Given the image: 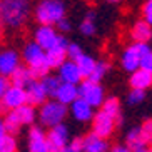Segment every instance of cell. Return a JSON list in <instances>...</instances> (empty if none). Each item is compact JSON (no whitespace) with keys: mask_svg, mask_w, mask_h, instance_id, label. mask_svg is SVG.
<instances>
[{"mask_svg":"<svg viewBox=\"0 0 152 152\" xmlns=\"http://www.w3.org/2000/svg\"><path fill=\"white\" fill-rule=\"evenodd\" d=\"M28 0H0V20L9 27H20L28 17Z\"/></svg>","mask_w":152,"mask_h":152,"instance_id":"1","label":"cell"},{"mask_svg":"<svg viewBox=\"0 0 152 152\" xmlns=\"http://www.w3.org/2000/svg\"><path fill=\"white\" fill-rule=\"evenodd\" d=\"M23 60L27 62L28 70H30L34 79L35 77L42 79L50 70V67L47 65V60H45V52L35 42H30V44L25 45V49H23Z\"/></svg>","mask_w":152,"mask_h":152,"instance_id":"2","label":"cell"},{"mask_svg":"<svg viewBox=\"0 0 152 152\" xmlns=\"http://www.w3.org/2000/svg\"><path fill=\"white\" fill-rule=\"evenodd\" d=\"M35 15L40 25L54 27L65 17V5L60 0H42L35 10Z\"/></svg>","mask_w":152,"mask_h":152,"instance_id":"3","label":"cell"},{"mask_svg":"<svg viewBox=\"0 0 152 152\" xmlns=\"http://www.w3.org/2000/svg\"><path fill=\"white\" fill-rule=\"evenodd\" d=\"M65 115H67V107L62 105L60 102H57V100L44 102L40 109V114H39L40 122L44 125H47V127H55V125L62 124Z\"/></svg>","mask_w":152,"mask_h":152,"instance_id":"4","label":"cell"},{"mask_svg":"<svg viewBox=\"0 0 152 152\" xmlns=\"http://www.w3.org/2000/svg\"><path fill=\"white\" fill-rule=\"evenodd\" d=\"M149 52H151L149 44H135V42L130 44L124 50V54H122V58H121L122 69L132 74L134 70H137L140 67V58L145 54H149Z\"/></svg>","mask_w":152,"mask_h":152,"instance_id":"5","label":"cell"},{"mask_svg":"<svg viewBox=\"0 0 152 152\" xmlns=\"http://www.w3.org/2000/svg\"><path fill=\"white\" fill-rule=\"evenodd\" d=\"M77 92H79V97L82 100H85L90 107H99L105 100L104 87L100 84H95V82L89 80V79L82 80L80 84L77 85Z\"/></svg>","mask_w":152,"mask_h":152,"instance_id":"6","label":"cell"},{"mask_svg":"<svg viewBox=\"0 0 152 152\" xmlns=\"http://www.w3.org/2000/svg\"><path fill=\"white\" fill-rule=\"evenodd\" d=\"M49 152H62L69 145V129L64 124L50 127V132L45 135Z\"/></svg>","mask_w":152,"mask_h":152,"instance_id":"7","label":"cell"},{"mask_svg":"<svg viewBox=\"0 0 152 152\" xmlns=\"http://www.w3.org/2000/svg\"><path fill=\"white\" fill-rule=\"evenodd\" d=\"M92 127H94L92 132L95 135H99V137H102V139H109L114 134L117 124L112 117H109L107 114H104L100 110L97 114H94V117H92Z\"/></svg>","mask_w":152,"mask_h":152,"instance_id":"8","label":"cell"},{"mask_svg":"<svg viewBox=\"0 0 152 152\" xmlns=\"http://www.w3.org/2000/svg\"><path fill=\"white\" fill-rule=\"evenodd\" d=\"M67 45H69L67 39L64 35H60L57 45L45 52V60H47V65H49L50 69H58L65 60H67V54H65Z\"/></svg>","mask_w":152,"mask_h":152,"instance_id":"9","label":"cell"},{"mask_svg":"<svg viewBox=\"0 0 152 152\" xmlns=\"http://www.w3.org/2000/svg\"><path fill=\"white\" fill-rule=\"evenodd\" d=\"M60 39L58 35V32L55 30L54 27H50V25H40V27L35 30V44L40 47L44 52L50 50L52 47H55Z\"/></svg>","mask_w":152,"mask_h":152,"instance_id":"10","label":"cell"},{"mask_svg":"<svg viewBox=\"0 0 152 152\" xmlns=\"http://www.w3.org/2000/svg\"><path fill=\"white\" fill-rule=\"evenodd\" d=\"M2 107L9 109V110H15V109H18L20 105H23V104H27V95H25V89H22V87H14V85H10L9 89H7V92H5L4 95H2Z\"/></svg>","mask_w":152,"mask_h":152,"instance_id":"11","label":"cell"},{"mask_svg":"<svg viewBox=\"0 0 152 152\" xmlns=\"http://www.w3.org/2000/svg\"><path fill=\"white\" fill-rule=\"evenodd\" d=\"M58 80L64 82V84H72V85H79L82 82L80 70H79L77 64L74 60H65L58 67Z\"/></svg>","mask_w":152,"mask_h":152,"instance_id":"12","label":"cell"},{"mask_svg":"<svg viewBox=\"0 0 152 152\" xmlns=\"http://www.w3.org/2000/svg\"><path fill=\"white\" fill-rule=\"evenodd\" d=\"M18 65H20V57H18V54L15 50L0 52V75L10 77Z\"/></svg>","mask_w":152,"mask_h":152,"instance_id":"13","label":"cell"},{"mask_svg":"<svg viewBox=\"0 0 152 152\" xmlns=\"http://www.w3.org/2000/svg\"><path fill=\"white\" fill-rule=\"evenodd\" d=\"M70 112L74 115V119L79 122H89L94 117V107H90L89 104L85 100H82L80 97L70 104Z\"/></svg>","mask_w":152,"mask_h":152,"instance_id":"14","label":"cell"},{"mask_svg":"<svg viewBox=\"0 0 152 152\" xmlns=\"http://www.w3.org/2000/svg\"><path fill=\"white\" fill-rule=\"evenodd\" d=\"M25 95H27V104L30 105H42L47 100V94H45L40 80H32L25 87Z\"/></svg>","mask_w":152,"mask_h":152,"instance_id":"15","label":"cell"},{"mask_svg":"<svg viewBox=\"0 0 152 152\" xmlns=\"http://www.w3.org/2000/svg\"><path fill=\"white\" fill-rule=\"evenodd\" d=\"M79 99V92H77V85H72V84H64V82H60V85H58L57 92H55L54 95V100H57V102H60L62 105H70L74 100H77Z\"/></svg>","mask_w":152,"mask_h":152,"instance_id":"16","label":"cell"},{"mask_svg":"<svg viewBox=\"0 0 152 152\" xmlns=\"http://www.w3.org/2000/svg\"><path fill=\"white\" fill-rule=\"evenodd\" d=\"M28 151L30 152H49L47 139L40 127H32L28 132Z\"/></svg>","mask_w":152,"mask_h":152,"instance_id":"17","label":"cell"},{"mask_svg":"<svg viewBox=\"0 0 152 152\" xmlns=\"http://www.w3.org/2000/svg\"><path fill=\"white\" fill-rule=\"evenodd\" d=\"M130 37L135 44H149V40L152 39V27L147 22L139 20L130 28Z\"/></svg>","mask_w":152,"mask_h":152,"instance_id":"18","label":"cell"},{"mask_svg":"<svg viewBox=\"0 0 152 152\" xmlns=\"http://www.w3.org/2000/svg\"><path fill=\"white\" fill-rule=\"evenodd\" d=\"M84 152H109V144L105 139L95 135L94 132H90L89 135L84 137Z\"/></svg>","mask_w":152,"mask_h":152,"instance_id":"19","label":"cell"},{"mask_svg":"<svg viewBox=\"0 0 152 152\" xmlns=\"http://www.w3.org/2000/svg\"><path fill=\"white\" fill-rule=\"evenodd\" d=\"M130 87L139 90H147L149 87H152V74H149L147 70H142V69L134 70L130 75Z\"/></svg>","mask_w":152,"mask_h":152,"instance_id":"20","label":"cell"},{"mask_svg":"<svg viewBox=\"0 0 152 152\" xmlns=\"http://www.w3.org/2000/svg\"><path fill=\"white\" fill-rule=\"evenodd\" d=\"M32 80H35V79L32 77L28 67H22V65H18V67L14 70V74L10 75V80L9 82H10V85H14V87H22V89H25Z\"/></svg>","mask_w":152,"mask_h":152,"instance_id":"21","label":"cell"},{"mask_svg":"<svg viewBox=\"0 0 152 152\" xmlns=\"http://www.w3.org/2000/svg\"><path fill=\"white\" fill-rule=\"evenodd\" d=\"M12 112L15 114V117H17V121L20 122V125H30V124H34L35 115H37L34 105H30V104H23V105H20L18 109H15V110H12Z\"/></svg>","mask_w":152,"mask_h":152,"instance_id":"22","label":"cell"},{"mask_svg":"<svg viewBox=\"0 0 152 152\" xmlns=\"http://www.w3.org/2000/svg\"><path fill=\"white\" fill-rule=\"evenodd\" d=\"M102 112L104 114H107L109 117H112L114 121H115V124H121L122 122V115H121V104H119V100H117L115 97H109L105 99L102 102Z\"/></svg>","mask_w":152,"mask_h":152,"instance_id":"23","label":"cell"},{"mask_svg":"<svg viewBox=\"0 0 152 152\" xmlns=\"http://www.w3.org/2000/svg\"><path fill=\"white\" fill-rule=\"evenodd\" d=\"M95 62H97V60H95L94 57L85 55V54H82L80 57L75 60L77 67H79V70H80L82 79H84V77H87V79H89V75L92 74V70H94V67H95Z\"/></svg>","mask_w":152,"mask_h":152,"instance_id":"24","label":"cell"},{"mask_svg":"<svg viewBox=\"0 0 152 152\" xmlns=\"http://www.w3.org/2000/svg\"><path fill=\"white\" fill-rule=\"evenodd\" d=\"M40 84H42V87H44L47 97H54L57 89H58V85H60V80H58V77L47 74V75H44L40 79Z\"/></svg>","mask_w":152,"mask_h":152,"instance_id":"25","label":"cell"},{"mask_svg":"<svg viewBox=\"0 0 152 152\" xmlns=\"http://www.w3.org/2000/svg\"><path fill=\"white\" fill-rule=\"evenodd\" d=\"M110 69V65H109L107 62H102V60H97L95 62V67L94 70H92V74L89 75V80L95 82V84H100V80L104 79V75L107 74V70Z\"/></svg>","mask_w":152,"mask_h":152,"instance_id":"26","label":"cell"},{"mask_svg":"<svg viewBox=\"0 0 152 152\" xmlns=\"http://www.w3.org/2000/svg\"><path fill=\"white\" fill-rule=\"evenodd\" d=\"M4 129L9 135H15L18 130H20V122L17 121V117H15V114L12 110H10L4 119Z\"/></svg>","mask_w":152,"mask_h":152,"instance_id":"27","label":"cell"},{"mask_svg":"<svg viewBox=\"0 0 152 152\" xmlns=\"http://www.w3.org/2000/svg\"><path fill=\"white\" fill-rule=\"evenodd\" d=\"M139 129V135L142 139V142L145 145H152V119H147V121H144Z\"/></svg>","mask_w":152,"mask_h":152,"instance_id":"28","label":"cell"},{"mask_svg":"<svg viewBox=\"0 0 152 152\" xmlns=\"http://www.w3.org/2000/svg\"><path fill=\"white\" fill-rule=\"evenodd\" d=\"M125 140H127V147L130 149V151H135L137 147H140V145H145V144L142 142V139H140V135H139V129H132L127 134V137H125Z\"/></svg>","mask_w":152,"mask_h":152,"instance_id":"29","label":"cell"},{"mask_svg":"<svg viewBox=\"0 0 152 152\" xmlns=\"http://www.w3.org/2000/svg\"><path fill=\"white\" fill-rule=\"evenodd\" d=\"M94 17H95V15L90 12V14L85 17L84 22L80 23V32L84 34V35H87V37H89V35H94V34H95V28H97V27H95V22H94Z\"/></svg>","mask_w":152,"mask_h":152,"instance_id":"30","label":"cell"},{"mask_svg":"<svg viewBox=\"0 0 152 152\" xmlns=\"http://www.w3.org/2000/svg\"><path fill=\"white\" fill-rule=\"evenodd\" d=\"M0 152H17V140L15 135H5L0 140Z\"/></svg>","mask_w":152,"mask_h":152,"instance_id":"31","label":"cell"},{"mask_svg":"<svg viewBox=\"0 0 152 152\" xmlns=\"http://www.w3.org/2000/svg\"><path fill=\"white\" fill-rule=\"evenodd\" d=\"M65 54H67L69 60H74V62H75V60L80 57L84 52H82V47L79 44H69L67 45V50H65Z\"/></svg>","mask_w":152,"mask_h":152,"instance_id":"32","label":"cell"},{"mask_svg":"<svg viewBox=\"0 0 152 152\" xmlns=\"http://www.w3.org/2000/svg\"><path fill=\"white\" fill-rule=\"evenodd\" d=\"M145 99V90H139V89H132L129 92V95H127V100H129V104H140Z\"/></svg>","mask_w":152,"mask_h":152,"instance_id":"33","label":"cell"},{"mask_svg":"<svg viewBox=\"0 0 152 152\" xmlns=\"http://www.w3.org/2000/svg\"><path fill=\"white\" fill-rule=\"evenodd\" d=\"M142 70H147L149 74H152V50L149 54H145L142 58H140V67Z\"/></svg>","mask_w":152,"mask_h":152,"instance_id":"34","label":"cell"},{"mask_svg":"<svg viewBox=\"0 0 152 152\" xmlns=\"http://www.w3.org/2000/svg\"><path fill=\"white\" fill-rule=\"evenodd\" d=\"M142 15H144V22H147L152 27V0H149L147 4L142 7Z\"/></svg>","mask_w":152,"mask_h":152,"instance_id":"35","label":"cell"},{"mask_svg":"<svg viewBox=\"0 0 152 152\" xmlns=\"http://www.w3.org/2000/svg\"><path fill=\"white\" fill-rule=\"evenodd\" d=\"M67 147L72 149V151H75V152H82V147H84V139H82V137H75L74 140H70V144H69Z\"/></svg>","mask_w":152,"mask_h":152,"instance_id":"36","label":"cell"},{"mask_svg":"<svg viewBox=\"0 0 152 152\" xmlns=\"http://www.w3.org/2000/svg\"><path fill=\"white\" fill-rule=\"evenodd\" d=\"M10 87V82H9V77H4L0 75V99H2V95L7 92V89Z\"/></svg>","mask_w":152,"mask_h":152,"instance_id":"37","label":"cell"},{"mask_svg":"<svg viewBox=\"0 0 152 152\" xmlns=\"http://www.w3.org/2000/svg\"><path fill=\"white\" fill-rule=\"evenodd\" d=\"M57 28L60 32H70V28H72V23L69 22L67 18L64 17L62 20H60V22H57Z\"/></svg>","mask_w":152,"mask_h":152,"instance_id":"38","label":"cell"},{"mask_svg":"<svg viewBox=\"0 0 152 152\" xmlns=\"http://www.w3.org/2000/svg\"><path fill=\"white\" fill-rule=\"evenodd\" d=\"M110 152H132L127 145H114V147L110 149Z\"/></svg>","mask_w":152,"mask_h":152,"instance_id":"39","label":"cell"},{"mask_svg":"<svg viewBox=\"0 0 152 152\" xmlns=\"http://www.w3.org/2000/svg\"><path fill=\"white\" fill-rule=\"evenodd\" d=\"M5 135H7V132H5V129H4V121L0 119V140H2Z\"/></svg>","mask_w":152,"mask_h":152,"instance_id":"40","label":"cell"},{"mask_svg":"<svg viewBox=\"0 0 152 152\" xmlns=\"http://www.w3.org/2000/svg\"><path fill=\"white\" fill-rule=\"evenodd\" d=\"M132 152H151V149H149V145H140V147H137Z\"/></svg>","mask_w":152,"mask_h":152,"instance_id":"41","label":"cell"},{"mask_svg":"<svg viewBox=\"0 0 152 152\" xmlns=\"http://www.w3.org/2000/svg\"><path fill=\"white\" fill-rule=\"evenodd\" d=\"M2 34H4V22L0 20V35H2Z\"/></svg>","mask_w":152,"mask_h":152,"instance_id":"42","label":"cell"},{"mask_svg":"<svg viewBox=\"0 0 152 152\" xmlns=\"http://www.w3.org/2000/svg\"><path fill=\"white\" fill-rule=\"evenodd\" d=\"M62 152H75V151H72V149H69V147H65V149H64V151Z\"/></svg>","mask_w":152,"mask_h":152,"instance_id":"43","label":"cell"},{"mask_svg":"<svg viewBox=\"0 0 152 152\" xmlns=\"http://www.w3.org/2000/svg\"><path fill=\"white\" fill-rule=\"evenodd\" d=\"M107 2H110V4H117L119 0H107Z\"/></svg>","mask_w":152,"mask_h":152,"instance_id":"44","label":"cell"},{"mask_svg":"<svg viewBox=\"0 0 152 152\" xmlns=\"http://www.w3.org/2000/svg\"><path fill=\"white\" fill-rule=\"evenodd\" d=\"M0 110H2V104H0Z\"/></svg>","mask_w":152,"mask_h":152,"instance_id":"45","label":"cell"},{"mask_svg":"<svg viewBox=\"0 0 152 152\" xmlns=\"http://www.w3.org/2000/svg\"><path fill=\"white\" fill-rule=\"evenodd\" d=\"M151 152H152V149H151Z\"/></svg>","mask_w":152,"mask_h":152,"instance_id":"46","label":"cell"}]
</instances>
